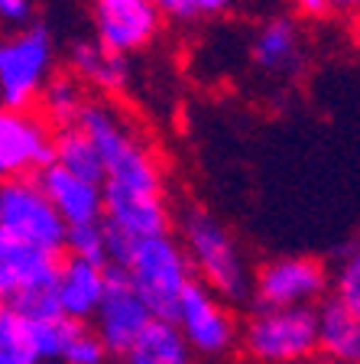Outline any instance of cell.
Listing matches in <instances>:
<instances>
[{
	"label": "cell",
	"mask_w": 360,
	"mask_h": 364,
	"mask_svg": "<svg viewBox=\"0 0 360 364\" xmlns=\"http://www.w3.org/2000/svg\"><path fill=\"white\" fill-rule=\"evenodd\" d=\"M88 101H91L88 88L65 68V72H55V75L45 82L36 105L43 107V111H39L43 121L53 130H62V127H75V124L82 121Z\"/></svg>",
	"instance_id": "cell-18"
},
{
	"label": "cell",
	"mask_w": 360,
	"mask_h": 364,
	"mask_svg": "<svg viewBox=\"0 0 360 364\" xmlns=\"http://www.w3.org/2000/svg\"><path fill=\"white\" fill-rule=\"evenodd\" d=\"M179 244L195 283L211 289L227 306L247 303L253 293V270L244 257V247L234 241L218 215H211L202 205H188L179 215Z\"/></svg>",
	"instance_id": "cell-2"
},
{
	"label": "cell",
	"mask_w": 360,
	"mask_h": 364,
	"mask_svg": "<svg viewBox=\"0 0 360 364\" xmlns=\"http://www.w3.org/2000/svg\"><path fill=\"white\" fill-rule=\"evenodd\" d=\"M188 361H192V351H188L185 338L179 335V328L169 318H153L120 364H188Z\"/></svg>",
	"instance_id": "cell-19"
},
{
	"label": "cell",
	"mask_w": 360,
	"mask_h": 364,
	"mask_svg": "<svg viewBox=\"0 0 360 364\" xmlns=\"http://www.w3.org/2000/svg\"><path fill=\"white\" fill-rule=\"evenodd\" d=\"M68 72L84 85V88L101 91V98L117 95L130 82L127 55L107 53L98 39H75L68 49Z\"/></svg>",
	"instance_id": "cell-15"
},
{
	"label": "cell",
	"mask_w": 360,
	"mask_h": 364,
	"mask_svg": "<svg viewBox=\"0 0 360 364\" xmlns=\"http://www.w3.org/2000/svg\"><path fill=\"white\" fill-rule=\"evenodd\" d=\"M0 364H39L33 351L30 318H23L10 306H0Z\"/></svg>",
	"instance_id": "cell-21"
},
{
	"label": "cell",
	"mask_w": 360,
	"mask_h": 364,
	"mask_svg": "<svg viewBox=\"0 0 360 364\" xmlns=\"http://www.w3.org/2000/svg\"><path fill=\"white\" fill-rule=\"evenodd\" d=\"M250 59L270 75H289L302 62V33L293 16H270L263 20L250 43Z\"/></svg>",
	"instance_id": "cell-16"
},
{
	"label": "cell",
	"mask_w": 360,
	"mask_h": 364,
	"mask_svg": "<svg viewBox=\"0 0 360 364\" xmlns=\"http://www.w3.org/2000/svg\"><path fill=\"white\" fill-rule=\"evenodd\" d=\"M334 14H360V0H328Z\"/></svg>",
	"instance_id": "cell-30"
},
{
	"label": "cell",
	"mask_w": 360,
	"mask_h": 364,
	"mask_svg": "<svg viewBox=\"0 0 360 364\" xmlns=\"http://www.w3.org/2000/svg\"><path fill=\"white\" fill-rule=\"evenodd\" d=\"M120 273L127 277L143 306L153 312V318H169V322H173L185 289L195 283L185 250L173 231L156 237H136Z\"/></svg>",
	"instance_id": "cell-3"
},
{
	"label": "cell",
	"mask_w": 360,
	"mask_h": 364,
	"mask_svg": "<svg viewBox=\"0 0 360 364\" xmlns=\"http://www.w3.org/2000/svg\"><path fill=\"white\" fill-rule=\"evenodd\" d=\"M107 4H120V0H94V7H107Z\"/></svg>",
	"instance_id": "cell-31"
},
{
	"label": "cell",
	"mask_w": 360,
	"mask_h": 364,
	"mask_svg": "<svg viewBox=\"0 0 360 364\" xmlns=\"http://www.w3.org/2000/svg\"><path fill=\"white\" fill-rule=\"evenodd\" d=\"M94 335L107 348L111 358H124L136 345L146 326L153 322V312L143 306V299L133 293L127 277L114 267H107V289L101 299L98 312H94Z\"/></svg>",
	"instance_id": "cell-11"
},
{
	"label": "cell",
	"mask_w": 360,
	"mask_h": 364,
	"mask_svg": "<svg viewBox=\"0 0 360 364\" xmlns=\"http://www.w3.org/2000/svg\"><path fill=\"white\" fill-rule=\"evenodd\" d=\"M65 254H72V257H82V260H91V264H101V267H107L104 221H101V225L68 228V237H65Z\"/></svg>",
	"instance_id": "cell-24"
},
{
	"label": "cell",
	"mask_w": 360,
	"mask_h": 364,
	"mask_svg": "<svg viewBox=\"0 0 360 364\" xmlns=\"http://www.w3.org/2000/svg\"><path fill=\"white\" fill-rule=\"evenodd\" d=\"M82 322H72L65 316H49V318H30V335H33V351H36L39 364H59L62 351H65L72 332Z\"/></svg>",
	"instance_id": "cell-22"
},
{
	"label": "cell",
	"mask_w": 360,
	"mask_h": 364,
	"mask_svg": "<svg viewBox=\"0 0 360 364\" xmlns=\"http://www.w3.org/2000/svg\"><path fill=\"white\" fill-rule=\"evenodd\" d=\"M318 351L334 364H360V318L334 296L318 306Z\"/></svg>",
	"instance_id": "cell-17"
},
{
	"label": "cell",
	"mask_w": 360,
	"mask_h": 364,
	"mask_svg": "<svg viewBox=\"0 0 360 364\" xmlns=\"http://www.w3.org/2000/svg\"><path fill=\"white\" fill-rule=\"evenodd\" d=\"M331 289V270L318 257L285 254L253 270V293L260 309H293V306H322Z\"/></svg>",
	"instance_id": "cell-8"
},
{
	"label": "cell",
	"mask_w": 360,
	"mask_h": 364,
	"mask_svg": "<svg viewBox=\"0 0 360 364\" xmlns=\"http://www.w3.org/2000/svg\"><path fill=\"white\" fill-rule=\"evenodd\" d=\"M107 361H111V355L94 335V328L88 326H78L72 332V338H68L65 351L59 358V364H107Z\"/></svg>",
	"instance_id": "cell-25"
},
{
	"label": "cell",
	"mask_w": 360,
	"mask_h": 364,
	"mask_svg": "<svg viewBox=\"0 0 360 364\" xmlns=\"http://www.w3.org/2000/svg\"><path fill=\"white\" fill-rule=\"evenodd\" d=\"M173 326L185 338L188 351L204 358H221L237 345V318L224 299L204 289L202 283H192L182 296L179 309L173 316Z\"/></svg>",
	"instance_id": "cell-10"
},
{
	"label": "cell",
	"mask_w": 360,
	"mask_h": 364,
	"mask_svg": "<svg viewBox=\"0 0 360 364\" xmlns=\"http://www.w3.org/2000/svg\"><path fill=\"white\" fill-rule=\"evenodd\" d=\"M240 345L256 364H305L318 351V306L260 309L240 328Z\"/></svg>",
	"instance_id": "cell-5"
},
{
	"label": "cell",
	"mask_w": 360,
	"mask_h": 364,
	"mask_svg": "<svg viewBox=\"0 0 360 364\" xmlns=\"http://www.w3.org/2000/svg\"><path fill=\"white\" fill-rule=\"evenodd\" d=\"M192 4V14H204V16H218V14H227L231 7H237L240 0H188Z\"/></svg>",
	"instance_id": "cell-28"
},
{
	"label": "cell",
	"mask_w": 360,
	"mask_h": 364,
	"mask_svg": "<svg viewBox=\"0 0 360 364\" xmlns=\"http://www.w3.org/2000/svg\"><path fill=\"white\" fill-rule=\"evenodd\" d=\"M163 33V14L150 0H120L94 7V39L107 53L130 55L156 43Z\"/></svg>",
	"instance_id": "cell-12"
},
{
	"label": "cell",
	"mask_w": 360,
	"mask_h": 364,
	"mask_svg": "<svg viewBox=\"0 0 360 364\" xmlns=\"http://www.w3.org/2000/svg\"><path fill=\"white\" fill-rule=\"evenodd\" d=\"M153 7L159 10L163 16H173V20H192V4L188 0H150Z\"/></svg>",
	"instance_id": "cell-27"
},
{
	"label": "cell",
	"mask_w": 360,
	"mask_h": 364,
	"mask_svg": "<svg viewBox=\"0 0 360 364\" xmlns=\"http://www.w3.org/2000/svg\"><path fill=\"white\" fill-rule=\"evenodd\" d=\"M0 235L13 237L33 250L62 257L68 225L53 202L43 196L36 179H13L0 186Z\"/></svg>",
	"instance_id": "cell-7"
},
{
	"label": "cell",
	"mask_w": 360,
	"mask_h": 364,
	"mask_svg": "<svg viewBox=\"0 0 360 364\" xmlns=\"http://www.w3.org/2000/svg\"><path fill=\"white\" fill-rule=\"evenodd\" d=\"M107 289V267L91 260L62 254L59 273H55V309L59 316L88 326Z\"/></svg>",
	"instance_id": "cell-14"
},
{
	"label": "cell",
	"mask_w": 360,
	"mask_h": 364,
	"mask_svg": "<svg viewBox=\"0 0 360 364\" xmlns=\"http://www.w3.org/2000/svg\"><path fill=\"white\" fill-rule=\"evenodd\" d=\"M55 36L45 23L0 33V107L33 111L45 82L55 75Z\"/></svg>",
	"instance_id": "cell-4"
},
{
	"label": "cell",
	"mask_w": 360,
	"mask_h": 364,
	"mask_svg": "<svg viewBox=\"0 0 360 364\" xmlns=\"http://www.w3.org/2000/svg\"><path fill=\"white\" fill-rule=\"evenodd\" d=\"M59 260L62 257L33 250L13 237L0 235V306H10L23 318L59 316L55 309Z\"/></svg>",
	"instance_id": "cell-6"
},
{
	"label": "cell",
	"mask_w": 360,
	"mask_h": 364,
	"mask_svg": "<svg viewBox=\"0 0 360 364\" xmlns=\"http://www.w3.org/2000/svg\"><path fill=\"white\" fill-rule=\"evenodd\" d=\"M53 163L62 169H68L72 176H82L88 182H104V166H101V156L91 144V136L82 127H62L53 136Z\"/></svg>",
	"instance_id": "cell-20"
},
{
	"label": "cell",
	"mask_w": 360,
	"mask_h": 364,
	"mask_svg": "<svg viewBox=\"0 0 360 364\" xmlns=\"http://www.w3.org/2000/svg\"><path fill=\"white\" fill-rule=\"evenodd\" d=\"M331 289H334V299L360 318V241L344 247L338 267L331 273Z\"/></svg>",
	"instance_id": "cell-23"
},
{
	"label": "cell",
	"mask_w": 360,
	"mask_h": 364,
	"mask_svg": "<svg viewBox=\"0 0 360 364\" xmlns=\"http://www.w3.org/2000/svg\"><path fill=\"white\" fill-rule=\"evenodd\" d=\"M78 127L91 136L101 156L104 166L101 189L165 198L163 159L127 111H120L111 98H91Z\"/></svg>",
	"instance_id": "cell-1"
},
{
	"label": "cell",
	"mask_w": 360,
	"mask_h": 364,
	"mask_svg": "<svg viewBox=\"0 0 360 364\" xmlns=\"http://www.w3.org/2000/svg\"><path fill=\"white\" fill-rule=\"evenodd\" d=\"M33 14H36V0H0V26L7 30L30 26Z\"/></svg>",
	"instance_id": "cell-26"
},
{
	"label": "cell",
	"mask_w": 360,
	"mask_h": 364,
	"mask_svg": "<svg viewBox=\"0 0 360 364\" xmlns=\"http://www.w3.org/2000/svg\"><path fill=\"white\" fill-rule=\"evenodd\" d=\"M43 196L53 202V208L59 212V218L68 228H82V225H101L104 221V192L98 182H88L82 176H72L68 169L49 166L36 176Z\"/></svg>",
	"instance_id": "cell-13"
},
{
	"label": "cell",
	"mask_w": 360,
	"mask_h": 364,
	"mask_svg": "<svg viewBox=\"0 0 360 364\" xmlns=\"http://www.w3.org/2000/svg\"><path fill=\"white\" fill-rule=\"evenodd\" d=\"M295 7V14H302V16H312V20H318V16H324V14H331V7H328V0H289Z\"/></svg>",
	"instance_id": "cell-29"
},
{
	"label": "cell",
	"mask_w": 360,
	"mask_h": 364,
	"mask_svg": "<svg viewBox=\"0 0 360 364\" xmlns=\"http://www.w3.org/2000/svg\"><path fill=\"white\" fill-rule=\"evenodd\" d=\"M55 130L39 111L0 107V186L13 179H36L53 163Z\"/></svg>",
	"instance_id": "cell-9"
}]
</instances>
